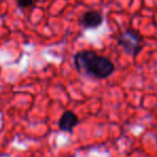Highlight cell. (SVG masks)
I'll return each mask as SVG.
<instances>
[{"label": "cell", "mask_w": 157, "mask_h": 157, "mask_svg": "<svg viewBox=\"0 0 157 157\" xmlns=\"http://www.w3.org/2000/svg\"><path fill=\"white\" fill-rule=\"evenodd\" d=\"M74 65L78 73L96 79H106L113 74L116 66L109 58L94 50H80L74 55Z\"/></svg>", "instance_id": "obj_1"}, {"label": "cell", "mask_w": 157, "mask_h": 157, "mask_svg": "<svg viewBox=\"0 0 157 157\" xmlns=\"http://www.w3.org/2000/svg\"><path fill=\"white\" fill-rule=\"evenodd\" d=\"M143 37L139 32L132 28H128L120 34L118 39L119 46L122 47L126 55L137 57L143 48Z\"/></svg>", "instance_id": "obj_2"}, {"label": "cell", "mask_w": 157, "mask_h": 157, "mask_svg": "<svg viewBox=\"0 0 157 157\" xmlns=\"http://www.w3.org/2000/svg\"><path fill=\"white\" fill-rule=\"evenodd\" d=\"M103 15L95 10L86 11L79 18V25L85 29H95L103 24Z\"/></svg>", "instance_id": "obj_3"}, {"label": "cell", "mask_w": 157, "mask_h": 157, "mask_svg": "<svg viewBox=\"0 0 157 157\" xmlns=\"http://www.w3.org/2000/svg\"><path fill=\"white\" fill-rule=\"evenodd\" d=\"M78 124L79 118L71 110H65L58 122L59 129L63 132H68V134H72L73 129Z\"/></svg>", "instance_id": "obj_4"}, {"label": "cell", "mask_w": 157, "mask_h": 157, "mask_svg": "<svg viewBox=\"0 0 157 157\" xmlns=\"http://www.w3.org/2000/svg\"><path fill=\"white\" fill-rule=\"evenodd\" d=\"M39 2V0H16L17 6L21 9H27L34 6Z\"/></svg>", "instance_id": "obj_5"}, {"label": "cell", "mask_w": 157, "mask_h": 157, "mask_svg": "<svg viewBox=\"0 0 157 157\" xmlns=\"http://www.w3.org/2000/svg\"><path fill=\"white\" fill-rule=\"evenodd\" d=\"M156 141H157V139H156Z\"/></svg>", "instance_id": "obj_6"}]
</instances>
